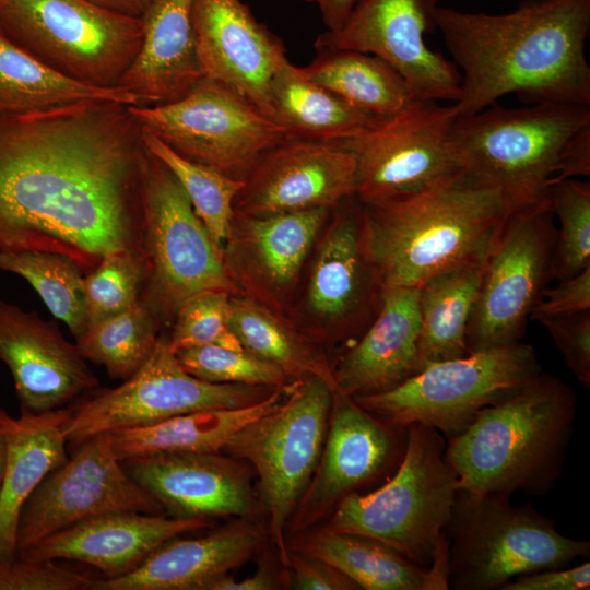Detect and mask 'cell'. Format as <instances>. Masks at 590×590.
Masks as SVG:
<instances>
[{"instance_id": "1", "label": "cell", "mask_w": 590, "mask_h": 590, "mask_svg": "<svg viewBox=\"0 0 590 590\" xmlns=\"http://www.w3.org/2000/svg\"><path fill=\"white\" fill-rule=\"evenodd\" d=\"M150 154L123 103L0 115V251L55 252L84 275L111 251H142Z\"/></svg>"}, {"instance_id": "2", "label": "cell", "mask_w": 590, "mask_h": 590, "mask_svg": "<svg viewBox=\"0 0 590 590\" xmlns=\"http://www.w3.org/2000/svg\"><path fill=\"white\" fill-rule=\"evenodd\" d=\"M435 30L461 76L458 116L509 94L590 106V0H522L496 14L439 7Z\"/></svg>"}, {"instance_id": "3", "label": "cell", "mask_w": 590, "mask_h": 590, "mask_svg": "<svg viewBox=\"0 0 590 590\" xmlns=\"http://www.w3.org/2000/svg\"><path fill=\"white\" fill-rule=\"evenodd\" d=\"M359 204L364 252L382 291L418 288L444 272L485 261L516 208L502 190L465 173Z\"/></svg>"}, {"instance_id": "4", "label": "cell", "mask_w": 590, "mask_h": 590, "mask_svg": "<svg viewBox=\"0 0 590 590\" xmlns=\"http://www.w3.org/2000/svg\"><path fill=\"white\" fill-rule=\"evenodd\" d=\"M574 389L542 370L482 409L446 439L445 459L458 489L473 495L543 496L562 474L577 415Z\"/></svg>"}, {"instance_id": "5", "label": "cell", "mask_w": 590, "mask_h": 590, "mask_svg": "<svg viewBox=\"0 0 590 590\" xmlns=\"http://www.w3.org/2000/svg\"><path fill=\"white\" fill-rule=\"evenodd\" d=\"M452 139L463 172L516 206L546 200L562 180L590 176V106L494 104L458 116Z\"/></svg>"}, {"instance_id": "6", "label": "cell", "mask_w": 590, "mask_h": 590, "mask_svg": "<svg viewBox=\"0 0 590 590\" xmlns=\"http://www.w3.org/2000/svg\"><path fill=\"white\" fill-rule=\"evenodd\" d=\"M446 438L413 423L397 470L377 489L354 492L328 517L324 529L377 540L412 562L430 567L446 547L458 479L445 459Z\"/></svg>"}, {"instance_id": "7", "label": "cell", "mask_w": 590, "mask_h": 590, "mask_svg": "<svg viewBox=\"0 0 590 590\" xmlns=\"http://www.w3.org/2000/svg\"><path fill=\"white\" fill-rule=\"evenodd\" d=\"M509 497L458 489L445 530L449 588L500 590L518 576L589 557V541L563 535L553 519Z\"/></svg>"}, {"instance_id": "8", "label": "cell", "mask_w": 590, "mask_h": 590, "mask_svg": "<svg viewBox=\"0 0 590 590\" xmlns=\"http://www.w3.org/2000/svg\"><path fill=\"white\" fill-rule=\"evenodd\" d=\"M333 392L318 377L296 379L285 401L244 425L222 450L250 463L257 472L268 538L286 578L287 522L319 462Z\"/></svg>"}, {"instance_id": "9", "label": "cell", "mask_w": 590, "mask_h": 590, "mask_svg": "<svg viewBox=\"0 0 590 590\" xmlns=\"http://www.w3.org/2000/svg\"><path fill=\"white\" fill-rule=\"evenodd\" d=\"M0 32L60 74L104 88L119 87L143 42L141 19L87 0H0Z\"/></svg>"}, {"instance_id": "10", "label": "cell", "mask_w": 590, "mask_h": 590, "mask_svg": "<svg viewBox=\"0 0 590 590\" xmlns=\"http://www.w3.org/2000/svg\"><path fill=\"white\" fill-rule=\"evenodd\" d=\"M541 370L533 346L520 341L430 364L389 391L353 399L388 425L418 423L448 439Z\"/></svg>"}, {"instance_id": "11", "label": "cell", "mask_w": 590, "mask_h": 590, "mask_svg": "<svg viewBox=\"0 0 590 590\" xmlns=\"http://www.w3.org/2000/svg\"><path fill=\"white\" fill-rule=\"evenodd\" d=\"M141 238L146 276L139 300L161 322L174 319L181 303L199 292L241 295L226 270L223 252L184 188L152 153L144 181Z\"/></svg>"}, {"instance_id": "12", "label": "cell", "mask_w": 590, "mask_h": 590, "mask_svg": "<svg viewBox=\"0 0 590 590\" xmlns=\"http://www.w3.org/2000/svg\"><path fill=\"white\" fill-rule=\"evenodd\" d=\"M275 389L201 380L184 369L168 339L158 337L144 364L120 386L102 389L67 408L66 435L76 447L99 434L148 426L181 414L249 406Z\"/></svg>"}, {"instance_id": "13", "label": "cell", "mask_w": 590, "mask_h": 590, "mask_svg": "<svg viewBox=\"0 0 590 590\" xmlns=\"http://www.w3.org/2000/svg\"><path fill=\"white\" fill-rule=\"evenodd\" d=\"M550 198L516 206L486 259L468 329L469 352L520 342L553 279L557 239Z\"/></svg>"}, {"instance_id": "14", "label": "cell", "mask_w": 590, "mask_h": 590, "mask_svg": "<svg viewBox=\"0 0 590 590\" xmlns=\"http://www.w3.org/2000/svg\"><path fill=\"white\" fill-rule=\"evenodd\" d=\"M129 109L184 158L236 179L245 180L264 153L287 139L278 123L206 78L175 102Z\"/></svg>"}, {"instance_id": "15", "label": "cell", "mask_w": 590, "mask_h": 590, "mask_svg": "<svg viewBox=\"0 0 590 590\" xmlns=\"http://www.w3.org/2000/svg\"><path fill=\"white\" fill-rule=\"evenodd\" d=\"M457 117L455 103L415 99L341 142L355 158L356 199L405 196L464 173L452 139Z\"/></svg>"}, {"instance_id": "16", "label": "cell", "mask_w": 590, "mask_h": 590, "mask_svg": "<svg viewBox=\"0 0 590 590\" xmlns=\"http://www.w3.org/2000/svg\"><path fill=\"white\" fill-rule=\"evenodd\" d=\"M165 514L126 471L110 433L76 446L75 452L40 482L17 523V552L80 521L109 512Z\"/></svg>"}, {"instance_id": "17", "label": "cell", "mask_w": 590, "mask_h": 590, "mask_svg": "<svg viewBox=\"0 0 590 590\" xmlns=\"http://www.w3.org/2000/svg\"><path fill=\"white\" fill-rule=\"evenodd\" d=\"M439 7V0H357L343 25L320 33L314 47L374 55L403 76L415 99L457 103L459 70L425 42Z\"/></svg>"}, {"instance_id": "18", "label": "cell", "mask_w": 590, "mask_h": 590, "mask_svg": "<svg viewBox=\"0 0 590 590\" xmlns=\"http://www.w3.org/2000/svg\"><path fill=\"white\" fill-rule=\"evenodd\" d=\"M406 441L408 426L388 425L352 397L334 391L323 449L287 522L286 536L328 518L349 494L388 479L400 464Z\"/></svg>"}, {"instance_id": "19", "label": "cell", "mask_w": 590, "mask_h": 590, "mask_svg": "<svg viewBox=\"0 0 590 590\" xmlns=\"http://www.w3.org/2000/svg\"><path fill=\"white\" fill-rule=\"evenodd\" d=\"M191 23L203 78L273 120L272 81L288 60L281 38L243 0H192Z\"/></svg>"}, {"instance_id": "20", "label": "cell", "mask_w": 590, "mask_h": 590, "mask_svg": "<svg viewBox=\"0 0 590 590\" xmlns=\"http://www.w3.org/2000/svg\"><path fill=\"white\" fill-rule=\"evenodd\" d=\"M355 190V158L341 143L285 139L249 172L234 210L250 216L332 210Z\"/></svg>"}, {"instance_id": "21", "label": "cell", "mask_w": 590, "mask_h": 590, "mask_svg": "<svg viewBox=\"0 0 590 590\" xmlns=\"http://www.w3.org/2000/svg\"><path fill=\"white\" fill-rule=\"evenodd\" d=\"M122 463L168 516L252 519L259 510L249 467L224 452L162 453Z\"/></svg>"}, {"instance_id": "22", "label": "cell", "mask_w": 590, "mask_h": 590, "mask_svg": "<svg viewBox=\"0 0 590 590\" xmlns=\"http://www.w3.org/2000/svg\"><path fill=\"white\" fill-rule=\"evenodd\" d=\"M0 361L11 373L21 410L63 408L99 386L75 343L55 322L1 299Z\"/></svg>"}, {"instance_id": "23", "label": "cell", "mask_w": 590, "mask_h": 590, "mask_svg": "<svg viewBox=\"0 0 590 590\" xmlns=\"http://www.w3.org/2000/svg\"><path fill=\"white\" fill-rule=\"evenodd\" d=\"M330 211L320 208L263 216L235 213L223 249L232 280L251 298L278 310L295 286Z\"/></svg>"}, {"instance_id": "24", "label": "cell", "mask_w": 590, "mask_h": 590, "mask_svg": "<svg viewBox=\"0 0 590 590\" xmlns=\"http://www.w3.org/2000/svg\"><path fill=\"white\" fill-rule=\"evenodd\" d=\"M210 518L118 511L80 521L17 552L34 559H69L115 578L134 570L154 550L185 533L211 528Z\"/></svg>"}, {"instance_id": "25", "label": "cell", "mask_w": 590, "mask_h": 590, "mask_svg": "<svg viewBox=\"0 0 590 590\" xmlns=\"http://www.w3.org/2000/svg\"><path fill=\"white\" fill-rule=\"evenodd\" d=\"M267 531L250 518H238L208 534L173 538L154 550L134 570L95 579L92 590H205L257 554Z\"/></svg>"}, {"instance_id": "26", "label": "cell", "mask_w": 590, "mask_h": 590, "mask_svg": "<svg viewBox=\"0 0 590 590\" xmlns=\"http://www.w3.org/2000/svg\"><path fill=\"white\" fill-rule=\"evenodd\" d=\"M318 247L307 286V307L338 334H347L367 317L382 288L362 244L361 204L341 203Z\"/></svg>"}, {"instance_id": "27", "label": "cell", "mask_w": 590, "mask_h": 590, "mask_svg": "<svg viewBox=\"0 0 590 590\" xmlns=\"http://www.w3.org/2000/svg\"><path fill=\"white\" fill-rule=\"evenodd\" d=\"M418 288L384 290L374 321L332 367L335 391L352 398L381 393L418 374Z\"/></svg>"}, {"instance_id": "28", "label": "cell", "mask_w": 590, "mask_h": 590, "mask_svg": "<svg viewBox=\"0 0 590 590\" xmlns=\"http://www.w3.org/2000/svg\"><path fill=\"white\" fill-rule=\"evenodd\" d=\"M192 0H155L142 16L143 42L118 83L138 106L175 102L203 78L191 23Z\"/></svg>"}, {"instance_id": "29", "label": "cell", "mask_w": 590, "mask_h": 590, "mask_svg": "<svg viewBox=\"0 0 590 590\" xmlns=\"http://www.w3.org/2000/svg\"><path fill=\"white\" fill-rule=\"evenodd\" d=\"M68 409L45 412L21 410L12 417L0 409L7 458L0 488V560L17 554V523L27 498L54 469L69 458Z\"/></svg>"}, {"instance_id": "30", "label": "cell", "mask_w": 590, "mask_h": 590, "mask_svg": "<svg viewBox=\"0 0 590 590\" xmlns=\"http://www.w3.org/2000/svg\"><path fill=\"white\" fill-rule=\"evenodd\" d=\"M293 550L335 567L364 590L449 589L447 546L430 567H423L388 545L362 535L337 533L320 527L286 540Z\"/></svg>"}, {"instance_id": "31", "label": "cell", "mask_w": 590, "mask_h": 590, "mask_svg": "<svg viewBox=\"0 0 590 590\" xmlns=\"http://www.w3.org/2000/svg\"><path fill=\"white\" fill-rule=\"evenodd\" d=\"M283 392L276 388L262 401L240 409L193 412L113 432L115 451L121 461L162 453L222 452L238 429L275 409Z\"/></svg>"}, {"instance_id": "32", "label": "cell", "mask_w": 590, "mask_h": 590, "mask_svg": "<svg viewBox=\"0 0 590 590\" xmlns=\"http://www.w3.org/2000/svg\"><path fill=\"white\" fill-rule=\"evenodd\" d=\"M271 94L273 121L287 139L341 143L382 118L353 107L308 80L290 60L274 75Z\"/></svg>"}, {"instance_id": "33", "label": "cell", "mask_w": 590, "mask_h": 590, "mask_svg": "<svg viewBox=\"0 0 590 590\" xmlns=\"http://www.w3.org/2000/svg\"><path fill=\"white\" fill-rule=\"evenodd\" d=\"M485 261L444 272L418 287V355L422 370L470 354L467 329Z\"/></svg>"}, {"instance_id": "34", "label": "cell", "mask_w": 590, "mask_h": 590, "mask_svg": "<svg viewBox=\"0 0 590 590\" xmlns=\"http://www.w3.org/2000/svg\"><path fill=\"white\" fill-rule=\"evenodd\" d=\"M299 70L305 78L345 103L378 117L392 116L415 101L403 76L370 54L350 49L319 50L317 57Z\"/></svg>"}, {"instance_id": "35", "label": "cell", "mask_w": 590, "mask_h": 590, "mask_svg": "<svg viewBox=\"0 0 590 590\" xmlns=\"http://www.w3.org/2000/svg\"><path fill=\"white\" fill-rule=\"evenodd\" d=\"M228 324L241 346L278 366L291 379L315 376L337 390L324 352L268 306L244 295H232Z\"/></svg>"}, {"instance_id": "36", "label": "cell", "mask_w": 590, "mask_h": 590, "mask_svg": "<svg viewBox=\"0 0 590 590\" xmlns=\"http://www.w3.org/2000/svg\"><path fill=\"white\" fill-rule=\"evenodd\" d=\"M83 99H109L138 106L122 87L104 88L52 70L0 32V115L23 114Z\"/></svg>"}, {"instance_id": "37", "label": "cell", "mask_w": 590, "mask_h": 590, "mask_svg": "<svg viewBox=\"0 0 590 590\" xmlns=\"http://www.w3.org/2000/svg\"><path fill=\"white\" fill-rule=\"evenodd\" d=\"M161 326V320L139 300L121 314L87 326L75 345L86 362L103 366L113 379L126 380L152 353Z\"/></svg>"}, {"instance_id": "38", "label": "cell", "mask_w": 590, "mask_h": 590, "mask_svg": "<svg viewBox=\"0 0 590 590\" xmlns=\"http://www.w3.org/2000/svg\"><path fill=\"white\" fill-rule=\"evenodd\" d=\"M0 270L26 280L75 339L85 332L84 275L71 260L47 251H0Z\"/></svg>"}, {"instance_id": "39", "label": "cell", "mask_w": 590, "mask_h": 590, "mask_svg": "<svg viewBox=\"0 0 590 590\" xmlns=\"http://www.w3.org/2000/svg\"><path fill=\"white\" fill-rule=\"evenodd\" d=\"M143 128V127H142ZM149 151L162 161L179 181L192 208L213 241L223 252L235 215L234 203L245 180L190 162L143 128Z\"/></svg>"}, {"instance_id": "40", "label": "cell", "mask_w": 590, "mask_h": 590, "mask_svg": "<svg viewBox=\"0 0 590 590\" xmlns=\"http://www.w3.org/2000/svg\"><path fill=\"white\" fill-rule=\"evenodd\" d=\"M146 276L142 251L119 249L107 253L83 278L87 326L116 316L134 306Z\"/></svg>"}, {"instance_id": "41", "label": "cell", "mask_w": 590, "mask_h": 590, "mask_svg": "<svg viewBox=\"0 0 590 590\" xmlns=\"http://www.w3.org/2000/svg\"><path fill=\"white\" fill-rule=\"evenodd\" d=\"M559 231L553 257V279L570 278L590 266V182L565 179L548 193Z\"/></svg>"}, {"instance_id": "42", "label": "cell", "mask_w": 590, "mask_h": 590, "mask_svg": "<svg viewBox=\"0 0 590 590\" xmlns=\"http://www.w3.org/2000/svg\"><path fill=\"white\" fill-rule=\"evenodd\" d=\"M190 375L215 384H244L288 390L295 381L278 366L245 349L203 345L175 353Z\"/></svg>"}, {"instance_id": "43", "label": "cell", "mask_w": 590, "mask_h": 590, "mask_svg": "<svg viewBox=\"0 0 590 590\" xmlns=\"http://www.w3.org/2000/svg\"><path fill=\"white\" fill-rule=\"evenodd\" d=\"M231 296L225 291L208 290L185 299L168 338L172 351L203 345L244 349L228 324Z\"/></svg>"}, {"instance_id": "44", "label": "cell", "mask_w": 590, "mask_h": 590, "mask_svg": "<svg viewBox=\"0 0 590 590\" xmlns=\"http://www.w3.org/2000/svg\"><path fill=\"white\" fill-rule=\"evenodd\" d=\"M94 580L51 559L16 554L0 560V590H92Z\"/></svg>"}, {"instance_id": "45", "label": "cell", "mask_w": 590, "mask_h": 590, "mask_svg": "<svg viewBox=\"0 0 590 590\" xmlns=\"http://www.w3.org/2000/svg\"><path fill=\"white\" fill-rule=\"evenodd\" d=\"M542 323L563 355L566 366L585 387H590V310L544 318Z\"/></svg>"}, {"instance_id": "46", "label": "cell", "mask_w": 590, "mask_h": 590, "mask_svg": "<svg viewBox=\"0 0 590 590\" xmlns=\"http://www.w3.org/2000/svg\"><path fill=\"white\" fill-rule=\"evenodd\" d=\"M590 310V266L579 273L545 287L530 319L541 320Z\"/></svg>"}, {"instance_id": "47", "label": "cell", "mask_w": 590, "mask_h": 590, "mask_svg": "<svg viewBox=\"0 0 590 590\" xmlns=\"http://www.w3.org/2000/svg\"><path fill=\"white\" fill-rule=\"evenodd\" d=\"M287 589L361 590L352 579L327 562L293 550L287 552Z\"/></svg>"}, {"instance_id": "48", "label": "cell", "mask_w": 590, "mask_h": 590, "mask_svg": "<svg viewBox=\"0 0 590 590\" xmlns=\"http://www.w3.org/2000/svg\"><path fill=\"white\" fill-rule=\"evenodd\" d=\"M590 563L571 568H554L522 575L505 583L500 590H588Z\"/></svg>"}, {"instance_id": "49", "label": "cell", "mask_w": 590, "mask_h": 590, "mask_svg": "<svg viewBox=\"0 0 590 590\" xmlns=\"http://www.w3.org/2000/svg\"><path fill=\"white\" fill-rule=\"evenodd\" d=\"M287 588L284 570L272 568L270 560L263 559L257 570L241 580L235 579L231 573L212 580L205 590H275Z\"/></svg>"}, {"instance_id": "50", "label": "cell", "mask_w": 590, "mask_h": 590, "mask_svg": "<svg viewBox=\"0 0 590 590\" xmlns=\"http://www.w3.org/2000/svg\"><path fill=\"white\" fill-rule=\"evenodd\" d=\"M357 0H314L316 3L321 20L328 31H334L340 28Z\"/></svg>"}, {"instance_id": "51", "label": "cell", "mask_w": 590, "mask_h": 590, "mask_svg": "<svg viewBox=\"0 0 590 590\" xmlns=\"http://www.w3.org/2000/svg\"><path fill=\"white\" fill-rule=\"evenodd\" d=\"M93 4L108 10L110 12L134 17L142 19L149 8L155 0H87Z\"/></svg>"}, {"instance_id": "52", "label": "cell", "mask_w": 590, "mask_h": 590, "mask_svg": "<svg viewBox=\"0 0 590 590\" xmlns=\"http://www.w3.org/2000/svg\"><path fill=\"white\" fill-rule=\"evenodd\" d=\"M7 458V440L3 426L0 422V488L3 480Z\"/></svg>"}, {"instance_id": "53", "label": "cell", "mask_w": 590, "mask_h": 590, "mask_svg": "<svg viewBox=\"0 0 590 590\" xmlns=\"http://www.w3.org/2000/svg\"><path fill=\"white\" fill-rule=\"evenodd\" d=\"M300 1L309 2V3L314 2V0H300Z\"/></svg>"}]
</instances>
